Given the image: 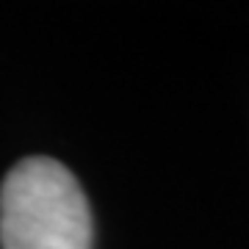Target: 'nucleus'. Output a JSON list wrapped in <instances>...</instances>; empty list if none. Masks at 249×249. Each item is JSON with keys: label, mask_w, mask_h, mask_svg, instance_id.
<instances>
[{"label": "nucleus", "mask_w": 249, "mask_h": 249, "mask_svg": "<svg viewBox=\"0 0 249 249\" xmlns=\"http://www.w3.org/2000/svg\"><path fill=\"white\" fill-rule=\"evenodd\" d=\"M3 249H91V211L80 183L53 158H25L0 186Z\"/></svg>", "instance_id": "obj_1"}]
</instances>
